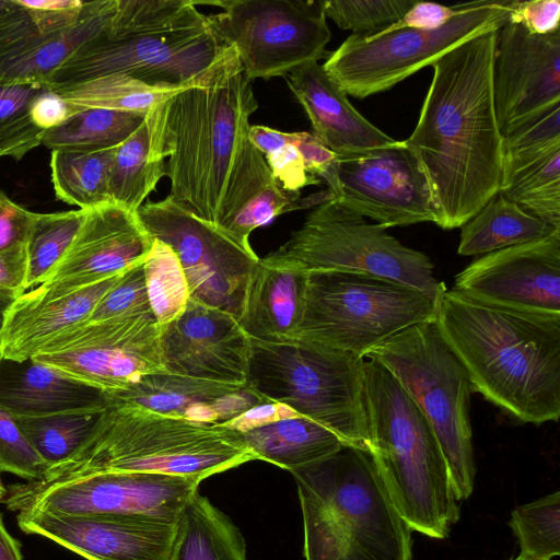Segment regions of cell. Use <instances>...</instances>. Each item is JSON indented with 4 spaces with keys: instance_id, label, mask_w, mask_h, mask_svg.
<instances>
[{
    "instance_id": "obj_1",
    "label": "cell",
    "mask_w": 560,
    "mask_h": 560,
    "mask_svg": "<svg viewBox=\"0 0 560 560\" xmlns=\"http://www.w3.org/2000/svg\"><path fill=\"white\" fill-rule=\"evenodd\" d=\"M257 108L252 82L229 46L190 85L155 105L170 196L219 230L277 183L249 138Z\"/></svg>"
},
{
    "instance_id": "obj_2",
    "label": "cell",
    "mask_w": 560,
    "mask_h": 560,
    "mask_svg": "<svg viewBox=\"0 0 560 560\" xmlns=\"http://www.w3.org/2000/svg\"><path fill=\"white\" fill-rule=\"evenodd\" d=\"M498 30L440 58L410 137L441 215L440 228L463 226L500 191L503 148L495 116L492 65Z\"/></svg>"
},
{
    "instance_id": "obj_3",
    "label": "cell",
    "mask_w": 560,
    "mask_h": 560,
    "mask_svg": "<svg viewBox=\"0 0 560 560\" xmlns=\"http://www.w3.org/2000/svg\"><path fill=\"white\" fill-rule=\"evenodd\" d=\"M471 389L525 423L560 417V315L486 305L446 290L435 317Z\"/></svg>"
},
{
    "instance_id": "obj_4",
    "label": "cell",
    "mask_w": 560,
    "mask_h": 560,
    "mask_svg": "<svg viewBox=\"0 0 560 560\" xmlns=\"http://www.w3.org/2000/svg\"><path fill=\"white\" fill-rule=\"evenodd\" d=\"M226 46L190 0H114L105 27L79 48L47 88L121 74L149 85L194 82Z\"/></svg>"
},
{
    "instance_id": "obj_5",
    "label": "cell",
    "mask_w": 560,
    "mask_h": 560,
    "mask_svg": "<svg viewBox=\"0 0 560 560\" xmlns=\"http://www.w3.org/2000/svg\"><path fill=\"white\" fill-rule=\"evenodd\" d=\"M291 474L303 516L305 560H412L411 529L368 452L345 446Z\"/></svg>"
},
{
    "instance_id": "obj_6",
    "label": "cell",
    "mask_w": 560,
    "mask_h": 560,
    "mask_svg": "<svg viewBox=\"0 0 560 560\" xmlns=\"http://www.w3.org/2000/svg\"><path fill=\"white\" fill-rule=\"evenodd\" d=\"M364 373L369 454L389 500L411 530L444 539L460 510L434 431L387 369L369 358Z\"/></svg>"
},
{
    "instance_id": "obj_7",
    "label": "cell",
    "mask_w": 560,
    "mask_h": 560,
    "mask_svg": "<svg viewBox=\"0 0 560 560\" xmlns=\"http://www.w3.org/2000/svg\"><path fill=\"white\" fill-rule=\"evenodd\" d=\"M242 433L137 405L113 402L78 451L42 481L95 472H153L203 480L250 460Z\"/></svg>"
},
{
    "instance_id": "obj_8",
    "label": "cell",
    "mask_w": 560,
    "mask_h": 560,
    "mask_svg": "<svg viewBox=\"0 0 560 560\" xmlns=\"http://www.w3.org/2000/svg\"><path fill=\"white\" fill-rule=\"evenodd\" d=\"M363 357L320 343L250 339L245 385L369 453Z\"/></svg>"
},
{
    "instance_id": "obj_9",
    "label": "cell",
    "mask_w": 560,
    "mask_h": 560,
    "mask_svg": "<svg viewBox=\"0 0 560 560\" xmlns=\"http://www.w3.org/2000/svg\"><path fill=\"white\" fill-rule=\"evenodd\" d=\"M366 357L387 369L421 409L446 460L457 500L468 499L476 475L471 386L435 319L409 327Z\"/></svg>"
},
{
    "instance_id": "obj_10",
    "label": "cell",
    "mask_w": 560,
    "mask_h": 560,
    "mask_svg": "<svg viewBox=\"0 0 560 560\" xmlns=\"http://www.w3.org/2000/svg\"><path fill=\"white\" fill-rule=\"evenodd\" d=\"M438 307L424 293L387 279L310 270L293 339L365 358L409 327L435 319Z\"/></svg>"
},
{
    "instance_id": "obj_11",
    "label": "cell",
    "mask_w": 560,
    "mask_h": 560,
    "mask_svg": "<svg viewBox=\"0 0 560 560\" xmlns=\"http://www.w3.org/2000/svg\"><path fill=\"white\" fill-rule=\"evenodd\" d=\"M260 260L305 271L334 270L387 279L424 293L438 306L446 291L424 253L405 246L386 228L368 223L332 199L313 207L301 228Z\"/></svg>"
},
{
    "instance_id": "obj_12",
    "label": "cell",
    "mask_w": 560,
    "mask_h": 560,
    "mask_svg": "<svg viewBox=\"0 0 560 560\" xmlns=\"http://www.w3.org/2000/svg\"><path fill=\"white\" fill-rule=\"evenodd\" d=\"M513 0L463 3L460 11L435 30L411 27L351 34L323 67L347 94L365 98L387 91L463 43L499 30L511 15Z\"/></svg>"
},
{
    "instance_id": "obj_13",
    "label": "cell",
    "mask_w": 560,
    "mask_h": 560,
    "mask_svg": "<svg viewBox=\"0 0 560 560\" xmlns=\"http://www.w3.org/2000/svg\"><path fill=\"white\" fill-rule=\"evenodd\" d=\"M194 2L223 8L207 15L208 21L219 39L234 48L250 81L285 77L330 54L326 50L331 34L323 0Z\"/></svg>"
},
{
    "instance_id": "obj_14",
    "label": "cell",
    "mask_w": 560,
    "mask_h": 560,
    "mask_svg": "<svg viewBox=\"0 0 560 560\" xmlns=\"http://www.w3.org/2000/svg\"><path fill=\"white\" fill-rule=\"evenodd\" d=\"M201 480L153 472H95L8 488L14 512L54 514H144L177 518Z\"/></svg>"
},
{
    "instance_id": "obj_15",
    "label": "cell",
    "mask_w": 560,
    "mask_h": 560,
    "mask_svg": "<svg viewBox=\"0 0 560 560\" xmlns=\"http://www.w3.org/2000/svg\"><path fill=\"white\" fill-rule=\"evenodd\" d=\"M152 238L167 244L183 268L190 299L240 317L249 276L259 257L170 195L137 211Z\"/></svg>"
},
{
    "instance_id": "obj_16",
    "label": "cell",
    "mask_w": 560,
    "mask_h": 560,
    "mask_svg": "<svg viewBox=\"0 0 560 560\" xmlns=\"http://www.w3.org/2000/svg\"><path fill=\"white\" fill-rule=\"evenodd\" d=\"M160 331L153 314L82 323L57 335L33 359L105 393L122 390L165 371Z\"/></svg>"
},
{
    "instance_id": "obj_17",
    "label": "cell",
    "mask_w": 560,
    "mask_h": 560,
    "mask_svg": "<svg viewBox=\"0 0 560 560\" xmlns=\"http://www.w3.org/2000/svg\"><path fill=\"white\" fill-rule=\"evenodd\" d=\"M330 199L384 228L422 222L441 225L428 179L404 141L338 156L324 179Z\"/></svg>"
},
{
    "instance_id": "obj_18",
    "label": "cell",
    "mask_w": 560,
    "mask_h": 560,
    "mask_svg": "<svg viewBox=\"0 0 560 560\" xmlns=\"http://www.w3.org/2000/svg\"><path fill=\"white\" fill-rule=\"evenodd\" d=\"M471 301L539 315H560V230L486 254L451 289Z\"/></svg>"
},
{
    "instance_id": "obj_19",
    "label": "cell",
    "mask_w": 560,
    "mask_h": 560,
    "mask_svg": "<svg viewBox=\"0 0 560 560\" xmlns=\"http://www.w3.org/2000/svg\"><path fill=\"white\" fill-rule=\"evenodd\" d=\"M19 527L86 560H170L177 518L144 514L18 512Z\"/></svg>"
},
{
    "instance_id": "obj_20",
    "label": "cell",
    "mask_w": 560,
    "mask_h": 560,
    "mask_svg": "<svg viewBox=\"0 0 560 560\" xmlns=\"http://www.w3.org/2000/svg\"><path fill=\"white\" fill-rule=\"evenodd\" d=\"M495 116L503 136L560 103V30L530 33L508 21L497 31L492 65Z\"/></svg>"
},
{
    "instance_id": "obj_21",
    "label": "cell",
    "mask_w": 560,
    "mask_h": 560,
    "mask_svg": "<svg viewBox=\"0 0 560 560\" xmlns=\"http://www.w3.org/2000/svg\"><path fill=\"white\" fill-rule=\"evenodd\" d=\"M86 213L72 243L50 276L32 291L59 296L121 275L144 260L153 238L138 213L113 201Z\"/></svg>"
},
{
    "instance_id": "obj_22",
    "label": "cell",
    "mask_w": 560,
    "mask_h": 560,
    "mask_svg": "<svg viewBox=\"0 0 560 560\" xmlns=\"http://www.w3.org/2000/svg\"><path fill=\"white\" fill-rule=\"evenodd\" d=\"M166 372L228 384H245L250 338L231 313L189 298L184 312L161 326Z\"/></svg>"
},
{
    "instance_id": "obj_23",
    "label": "cell",
    "mask_w": 560,
    "mask_h": 560,
    "mask_svg": "<svg viewBox=\"0 0 560 560\" xmlns=\"http://www.w3.org/2000/svg\"><path fill=\"white\" fill-rule=\"evenodd\" d=\"M114 0L86 1L71 26L48 34L37 31L25 9L11 0L0 15V85L37 83L51 75L106 25Z\"/></svg>"
},
{
    "instance_id": "obj_24",
    "label": "cell",
    "mask_w": 560,
    "mask_h": 560,
    "mask_svg": "<svg viewBox=\"0 0 560 560\" xmlns=\"http://www.w3.org/2000/svg\"><path fill=\"white\" fill-rule=\"evenodd\" d=\"M112 402L137 405L194 422L224 424L244 411L269 402L245 384H228L158 372L126 389L106 393Z\"/></svg>"
},
{
    "instance_id": "obj_25",
    "label": "cell",
    "mask_w": 560,
    "mask_h": 560,
    "mask_svg": "<svg viewBox=\"0 0 560 560\" xmlns=\"http://www.w3.org/2000/svg\"><path fill=\"white\" fill-rule=\"evenodd\" d=\"M284 78L311 121L312 135L338 156L364 153L397 141L351 105L323 65L305 63Z\"/></svg>"
},
{
    "instance_id": "obj_26",
    "label": "cell",
    "mask_w": 560,
    "mask_h": 560,
    "mask_svg": "<svg viewBox=\"0 0 560 560\" xmlns=\"http://www.w3.org/2000/svg\"><path fill=\"white\" fill-rule=\"evenodd\" d=\"M119 276L59 296L43 298L32 290L21 294L5 315L2 358L16 361L33 358L57 335L84 323Z\"/></svg>"
},
{
    "instance_id": "obj_27",
    "label": "cell",
    "mask_w": 560,
    "mask_h": 560,
    "mask_svg": "<svg viewBox=\"0 0 560 560\" xmlns=\"http://www.w3.org/2000/svg\"><path fill=\"white\" fill-rule=\"evenodd\" d=\"M110 405L105 392L33 358L0 359V409L12 417H42Z\"/></svg>"
},
{
    "instance_id": "obj_28",
    "label": "cell",
    "mask_w": 560,
    "mask_h": 560,
    "mask_svg": "<svg viewBox=\"0 0 560 560\" xmlns=\"http://www.w3.org/2000/svg\"><path fill=\"white\" fill-rule=\"evenodd\" d=\"M307 271L271 266L253 269L238 317L250 339L282 342L294 338L302 319Z\"/></svg>"
},
{
    "instance_id": "obj_29",
    "label": "cell",
    "mask_w": 560,
    "mask_h": 560,
    "mask_svg": "<svg viewBox=\"0 0 560 560\" xmlns=\"http://www.w3.org/2000/svg\"><path fill=\"white\" fill-rule=\"evenodd\" d=\"M165 159L154 106L140 126L115 149L109 174L110 200L137 212L165 176Z\"/></svg>"
},
{
    "instance_id": "obj_30",
    "label": "cell",
    "mask_w": 560,
    "mask_h": 560,
    "mask_svg": "<svg viewBox=\"0 0 560 560\" xmlns=\"http://www.w3.org/2000/svg\"><path fill=\"white\" fill-rule=\"evenodd\" d=\"M256 459L290 472L325 459L347 446L326 427L296 416L242 433Z\"/></svg>"
},
{
    "instance_id": "obj_31",
    "label": "cell",
    "mask_w": 560,
    "mask_h": 560,
    "mask_svg": "<svg viewBox=\"0 0 560 560\" xmlns=\"http://www.w3.org/2000/svg\"><path fill=\"white\" fill-rule=\"evenodd\" d=\"M170 560H247L246 544L234 522L197 491L178 516Z\"/></svg>"
},
{
    "instance_id": "obj_32",
    "label": "cell",
    "mask_w": 560,
    "mask_h": 560,
    "mask_svg": "<svg viewBox=\"0 0 560 560\" xmlns=\"http://www.w3.org/2000/svg\"><path fill=\"white\" fill-rule=\"evenodd\" d=\"M557 230L560 229L498 194L463 225L457 253L462 256L486 255L545 238Z\"/></svg>"
},
{
    "instance_id": "obj_33",
    "label": "cell",
    "mask_w": 560,
    "mask_h": 560,
    "mask_svg": "<svg viewBox=\"0 0 560 560\" xmlns=\"http://www.w3.org/2000/svg\"><path fill=\"white\" fill-rule=\"evenodd\" d=\"M115 149L51 151L50 177L56 198L79 209L112 201L109 174Z\"/></svg>"
},
{
    "instance_id": "obj_34",
    "label": "cell",
    "mask_w": 560,
    "mask_h": 560,
    "mask_svg": "<svg viewBox=\"0 0 560 560\" xmlns=\"http://www.w3.org/2000/svg\"><path fill=\"white\" fill-rule=\"evenodd\" d=\"M191 83L180 88L155 86L127 75L110 74L51 90L67 100L74 114L90 108L147 114Z\"/></svg>"
},
{
    "instance_id": "obj_35",
    "label": "cell",
    "mask_w": 560,
    "mask_h": 560,
    "mask_svg": "<svg viewBox=\"0 0 560 560\" xmlns=\"http://www.w3.org/2000/svg\"><path fill=\"white\" fill-rule=\"evenodd\" d=\"M147 114L102 108L84 109L73 114L59 127L43 131L42 144L51 151H96L116 148L140 126Z\"/></svg>"
},
{
    "instance_id": "obj_36",
    "label": "cell",
    "mask_w": 560,
    "mask_h": 560,
    "mask_svg": "<svg viewBox=\"0 0 560 560\" xmlns=\"http://www.w3.org/2000/svg\"><path fill=\"white\" fill-rule=\"evenodd\" d=\"M105 409L13 418L49 469L78 451L93 432Z\"/></svg>"
},
{
    "instance_id": "obj_37",
    "label": "cell",
    "mask_w": 560,
    "mask_h": 560,
    "mask_svg": "<svg viewBox=\"0 0 560 560\" xmlns=\"http://www.w3.org/2000/svg\"><path fill=\"white\" fill-rule=\"evenodd\" d=\"M499 194L560 229V149L515 173Z\"/></svg>"
},
{
    "instance_id": "obj_38",
    "label": "cell",
    "mask_w": 560,
    "mask_h": 560,
    "mask_svg": "<svg viewBox=\"0 0 560 560\" xmlns=\"http://www.w3.org/2000/svg\"><path fill=\"white\" fill-rule=\"evenodd\" d=\"M86 210L36 213L26 242L25 290L36 288L50 276L72 243Z\"/></svg>"
},
{
    "instance_id": "obj_39",
    "label": "cell",
    "mask_w": 560,
    "mask_h": 560,
    "mask_svg": "<svg viewBox=\"0 0 560 560\" xmlns=\"http://www.w3.org/2000/svg\"><path fill=\"white\" fill-rule=\"evenodd\" d=\"M143 270L152 313L163 326L184 312L190 298L183 268L174 250L153 238Z\"/></svg>"
},
{
    "instance_id": "obj_40",
    "label": "cell",
    "mask_w": 560,
    "mask_h": 560,
    "mask_svg": "<svg viewBox=\"0 0 560 560\" xmlns=\"http://www.w3.org/2000/svg\"><path fill=\"white\" fill-rule=\"evenodd\" d=\"M526 560H551L560 555V492L514 509L508 523Z\"/></svg>"
},
{
    "instance_id": "obj_41",
    "label": "cell",
    "mask_w": 560,
    "mask_h": 560,
    "mask_svg": "<svg viewBox=\"0 0 560 560\" xmlns=\"http://www.w3.org/2000/svg\"><path fill=\"white\" fill-rule=\"evenodd\" d=\"M502 148L501 185L522 168L560 149V103L503 136Z\"/></svg>"
},
{
    "instance_id": "obj_42",
    "label": "cell",
    "mask_w": 560,
    "mask_h": 560,
    "mask_svg": "<svg viewBox=\"0 0 560 560\" xmlns=\"http://www.w3.org/2000/svg\"><path fill=\"white\" fill-rule=\"evenodd\" d=\"M44 85L13 83L0 85V156L21 160L42 144L43 130L30 117V105Z\"/></svg>"
},
{
    "instance_id": "obj_43",
    "label": "cell",
    "mask_w": 560,
    "mask_h": 560,
    "mask_svg": "<svg viewBox=\"0 0 560 560\" xmlns=\"http://www.w3.org/2000/svg\"><path fill=\"white\" fill-rule=\"evenodd\" d=\"M249 138L265 156L273 178L283 190L300 194L306 186L320 184L318 177L306 172L301 154L290 141L289 132L250 125Z\"/></svg>"
},
{
    "instance_id": "obj_44",
    "label": "cell",
    "mask_w": 560,
    "mask_h": 560,
    "mask_svg": "<svg viewBox=\"0 0 560 560\" xmlns=\"http://www.w3.org/2000/svg\"><path fill=\"white\" fill-rule=\"evenodd\" d=\"M416 0H323L326 18L345 31L372 33L399 21Z\"/></svg>"
},
{
    "instance_id": "obj_45",
    "label": "cell",
    "mask_w": 560,
    "mask_h": 560,
    "mask_svg": "<svg viewBox=\"0 0 560 560\" xmlns=\"http://www.w3.org/2000/svg\"><path fill=\"white\" fill-rule=\"evenodd\" d=\"M300 194L283 190L278 183L270 184L252 198L222 231L249 254H255L249 243L252 232L273 218L299 208Z\"/></svg>"
},
{
    "instance_id": "obj_46",
    "label": "cell",
    "mask_w": 560,
    "mask_h": 560,
    "mask_svg": "<svg viewBox=\"0 0 560 560\" xmlns=\"http://www.w3.org/2000/svg\"><path fill=\"white\" fill-rule=\"evenodd\" d=\"M143 261L119 276L84 323L153 314L147 290Z\"/></svg>"
},
{
    "instance_id": "obj_47",
    "label": "cell",
    "mask_w": 560,
    "mask_h": 560,
    "mask_svg": "<svg viewBox=\"0 0 560 560\" xmlns=\"http://www.w3.org/2000/svg\"><path fill=\"white\" fill-rule=\"evenodd\" d=\"M47 465L20 430L15 419L0 409V471L26 481L40 480Z\"/></svg>"
},
{
    "instance_id": "obj_48",
    "label": "cell",
    "mask_w": 560,
    "mask_h": 560,
    "mask_svg": "<svg viewBox=\"0 0 560 560\" xmlns=\"http://www.w3.org/2000/svg\"><path fill=\"white\" fill-rule=\"evenodd\" d=\"M28 13L42 34L65 30L73 25L81 16L84 1L81 0H16Z\"/></svg>"
},
{
    "instance_id": "obj_49",
    "label": "cell",
    "mask_w": 560,
    "mask_h": 560,
    "mask_svg": "<svg viewBox=\"0 0 560 560\" xmlns=\"http://www.w3.org/2000/svg\"><path fill=\"white\" fill-rule=\"evenodd\" d=\"M35 218L0 190V253L25 246Z\"/></svg>"
},
{
    "instance_id": "obj_50",
    "label": "cell",
    "mask_w": 560,
    "mask_h": 560,
    "mask_svg": "<svg viewBox=\"0 0 560 560\" xmlns=\"http://www.w3.org/2000/svg\"><path fill=\"white\" fill-rule=\"evenodd\" d=\"M510 22L523 24L530 33L549 34L560 30L559 0H513Z\"/></svg>"
},
{
    "instance_id": "obj_51",
    "label": "cell",
    "mask_w": 560,
    "mask_h": 560,
    "mask_svg": "<svg viewBox=\"0 0 560 560\" xmlns=\"http://www.w3.org/2000/svg\"><path fill=\"white\" fill-rule=\"evenodd\" d=\"M73 114L67 100L48 88H44L36 94L30 105L31 120L43 131L59 127Z\"/></svg>"
},
{
    "instance_id": "obj_52",
    "label": "cell",
    "mask_w": 560,
    "mask_h": 560,
    "mask_svg": "<svg viewBox=\"0 0 560 560\" xmlns=\"http://www.w3.org/2000/svg\"><path fill=\"white\" fill-rule=\"evenodd\" d=\"M289 137L301 154L306 172L324 180L332 171L337 154L307 131L289 132Z\"/></svg>"
},
{
    "instance_id": "obj_53",
    "label": "cell",
    "mask_w": 560,
    "mask_h": 560,
    "mask_svg": "<svg viewBox=\"0 0 560 560\" xmlns=\"http://www.w3.org/2000/svg\"><path fill=\"white\" fill-rule=\"evenodd\" d=\"M463 3L442 5L434 2L416 1V3L390 28L411 27L435 30L445 25L462 9Z\"/></svg>"
},
{
    "instance_id": "obj_54",
    "label": "cell",
    "mask_w": 560,
    "mask_h": 560,
    "mask_svg": "<svg viewBox=\"0 0 560 560\" xmlns=\"http://www.w3.org/2000/svg\"><path fill=\"white\" fill-rule=\"evenodd\" d=\"M296 416L301 415L287 405L269 401L244 411L242 415L225 422L224 425L240 433H245L249 430Z\"/></svg>"
},
{
    "instance_id": "obj_55",
    "label": "cell",
    "mask_w": 560,
    "mask_h": 560,
    "mask_svg": "<svg viewBox=\"0 0 560 560\" xmlns=\"http://www.w3.org/2000/svg\"><path fill=\"white\" fill-rule=\"evenodd\" d=\"M26 245L0 253V289L25 292Z\"/></svg>"
},
{
    "instance_id": "obj_56",
    "label": "cell",
    "mask_w": 560,
    "mask_h": 560,
    "mask_svg": "<svg viewBox=\"0 0 560 560\" xmlns=\"http://www.w3.org/2000/svg\"><path fill=\"white\" fill-rule=\"evenodd\" d=\"M0 560H23L19 541L7 530L0 514Z\"/></svg>"
},
{
    "instance_id": "obj_57",
    "label": "cell",
    "mask_w": 560,
    "mask_h": 560,
    "mask_svg": "<svg viewBox=\"0 0 560 560\" xmlns=\"http://www.w3.org/2000/svg\"><path fill=\"white\" fill-rule=\"evenodd\" d=\"M20 295L21 294L15 291L0 289V359L2 358L1 332L4 325L5 315L10 306Z\"/></svg>"
},
{
    "instance_id": "obj_58",
    "label": "cell",
    "mask_w": 560,
    "mask_h": 560,
    "mask_svg": "<svg viewBox=\"0 0 560 560\" xmlns=\"http://www.w3.org/2000/svg\"><path fill=\"white\" fill-rule=\"evenodd\" d=\"M8 489L4 487V485L1 481L0 478V502H3L7 495Z\"/></svg>"
},
{
    "instance_id": "obj_59",
    "label": "cell",
    "mask_w": 560,
    "mask_h": 560,
    "mask_svg": "<svg viewBox=\"0 0 560 560\" xmlns=\"http://www.w3.org/2000/svg\"><path fill=\"white\" fill-rule=\"evenodd\" d=\"M11 0H0V15L8 9Z\"/></svg>"
},
{
    "instance_id": "obj_60",
    "label": "cell",
    "mask_w": 560,
    "mask_h": 560,
    "mask_svg": "<svg viewBox=\"0 0 560 560\" xmlns=\"http://www.w3.org/2000/svg\"><path fill=\"white\" fill-rule=\"evenodd\" d=\"M510 560H526V559H524V558H522V557L517 556L516 558H513V559H510Z\"/></svg>"
}]
</instances>
